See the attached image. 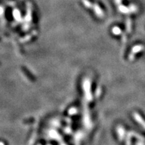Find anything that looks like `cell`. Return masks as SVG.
Here are the masks:
<instances>
[{
	"label": "cell",
	"mask_w": 145,
	"mask_h": 145,
	"mask_svg": "<svg viewBox=\"0 0 145 145\" xmlns=\"http://www.w3.org/2000/svg\"><path fill=\"white\" fill-rule=\"evenodd\" d=\"M119 10L121 12L124 13H129V12H131V10H130V7H127L126 6H124L122 5H119Z\"/></svg>",
	"instance_id": "obj_1"
},
{
	"label": "cell",
	"mask_w": 145,
	"mask_h": 145,
	"mask_svg": "<svg viewBox=\"0 0 145 145\" xmlns=\"http://www.w3.org/2000/svg\"><path fill=\"white\" fill-rule=\"evenodd\" d=\"M116 2L117 4H118V5H120V4H121L122 0H116Z\"/></svg>",
	"instance_id": "obj_2"
}]
</instances>
